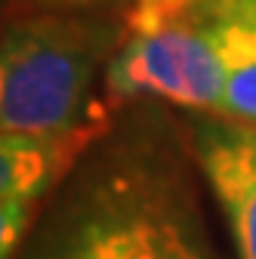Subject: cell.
<instances>
[{"mask_svg":"<svg viewBox=\"0 0 256 259\" xmlns=\"http://www.w3.org/2000/svg\"><path fill=\"white\" fill-rule=\"evenodd\" d=\"M111 99H161L179 108L219 117L226 99V71L213 25L170 19L126 28L105 65Z\"/></svg>","mask_w":256,"mask_h":259,"instance_id":"2","label":"cell"},{"mask_svg":"<svg viewBox=\"0 0 256 259\" xmlns=\"http://www.w3.org/2000/svg\"><path fill=\"white\" fill-rule=\"evenodd\" d=\"M114 31L77 16H25L0 47V130L65 136L102 120L93 108L99 68L114 56Z\"/></svg>","mask_w":256,"mask_h":259,"instance_id":"1","label":"cell"},{"mask_svg":"<svg viewBox=\"0 0 256 259\" xmlns=\"http://www.w3.org/2000/svg\"><path fill=\"white\" fill-rule=\"evenodd\" d=\"M99 120L65 136H13L0 139V247L4 259L22 241L37 201L59 182L87 142L99 133Z\"/></svg>","mask_w":256,"mask_h":259,"instance_id":"3","label":"cell"},{"mask_svg":"<svg viewBox=\"0 0 256 259\" xmlns=\"http://www.w3.org/2000/svg\"><path fill=\"white\" fill-rule=\"evenodd\" d=\"M74 259H207L182 222L157 210L130 207L90 225Z\"/></svg>","mask_w":256,"mask_h":259,"instance_id":"5","label":"cell"},{"mask_svg":"<svg viewBox=\"0 0 256 259\" xmlns=\"http://www.w3.org/2000/svg\"><path fill=\"white\" fill-rule=\"evenodd\" d=\"M56 7L65 10H96V7H117V4H130V0H50Z\"/></svg>","mask_w":256,"mask_h":259,"instance_id":"7","label":"cell"},{"mask_svg":"<svg viewBox=\"0 0 256 259\" xmlns=\"http://www.w3.org/2000/svg\"><path fill=\"white\" fill-rule=\"evenodd\" d=\"M201 173L226 216L238 259H256V126L210 120L198 126Z\"/></svg>","mask_w":256,"mask_h":259,"instance_id":"4","label":"cell"},{"mask_svg":"<svg viewBox=\"0 0 256 259\" xmlns=\"http://www.w3.org/2000/svg\"><path fill=\"white\" fill-rule=\"evenodd\" d=\"M226 71L222 120L256 126V0H232L213 25Z\"/></svg>","mask_w":256,"mask_h":259,"instance_id":"6","label":"cell"}]
</instances>
